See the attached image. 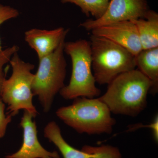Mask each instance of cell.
<instances>
[{
	"label": "cell",
	"mask_w": 158,
	"mask_h": 158,
	"mask_svg": "<svg viewBox=\"0 0 158 158\" xmlns=\"http://www.w3.org/2000/svg\"><path fill=\"white\" fill-rule=\"evenodd\" d=\"M150 81L138 69L119 75L108 85L107 90L98 98L111 113L136 117L147 106Z\"/></svg>",
	"instance_id": "1"
},
{
	"label": "cell",
	"mask_w": 158,
	"mask_h": 158,
	"mask_svg": "<svg viewBox=\"0 0 158 158\" xmlns=\"http://www.w3.org/2000/svg\"><path fill=\"white\" fill-rule=\"evenodd\" d=\"M65 39L53 52L39 59L32 85L34 96L38 97L44 113L52 107L55 97L65 86L66 62L64 56Z\"/></svg>",
	"instance_id": "6"
},
{
	"label": "cell",
	"mask_w": 158,
	"mask_h": 158,
	"mask_svg": "<svg viewBox=\"0 0 158 158\" xmlns=\"http://www.w3.org/2000/svg\"><path fill=\"white\" fill-rule=\"evenodd\" d=\"M44 135L56 146L63 158H122L119 149L112 145H86L81 150L72 147L63 138L60 128L55 121L47 125L44 129Z\"/></svg>",
	"instance_id": "7"
},
{
	"label": "cell",
	"mask_w": 158,
	"mask_h": 158,
	"mask_svg": "<svg viewBox=\"0 0 158 158\" xmlns=\"http://www.w3.org/2000/svg\"><path fill=\"white\" fill-rule=\"evenodd\" d=\"M61 2L64 4L71 3L75 4L87 16L91 15L96 19L104 14L110 0H61Z\"/></svg>",
	"instance_id": "14"
},
{
	"label": "cell",
	"mask_w": 158,
	"mask_h": 158,
	"mask_svg": "<svg viewBox=\"0 0 158 158\" xmlns=\"http://www.w3.org/2000/svg\"><path fill=\"white\" fill-rule=\"evenodd\" d=\"M9 62L12 74L4 81L0 96L3 102L8 105L6 114L15 116L23 110L36 117L38 113L33 104L32 85L34 74L31 73L35 66L22 60L17 52L12 56Z\"/></svg>",
	"instance_id": "5"
},
{
	"label": "cell",
	"mask_w": 158,
	"mask_h": 158,
	"mask_svg": "<svg viewBox=\"0 0 158 158\" xmlns=\"http://www.w3.org/2000/svg\"><path fill=\"white\" fill-rule=\"evenodd\" d=\"M138 31L143 50L158 47V14L148 10L144 18L130 20Z\"/></svg>",
	"instance_id": "12"
},
{
	"label": "cell",
	"mask_w": 158,
	"mask_h": 158,
	"mask_svg": "<svg viewBox=\"0 0 158 158\" xmlns=\"http://www.w3.org/2000/svg\"><path fill=\"white\" fill-rule=\"evenodd\" d=\"M19 15L17 9L9 6H4L0 4V26L5 22L15 18ZM2 42L0 38V49H2Z\"/></svg>",
	"instance_id": "16"
},
{
	"label": "cell",
	"mask_w": 158,
	"mask_h": 158,
	"mask_svg": "<svg viewBox=\"0 0 158 158\" xmlns=\"http://www.w3.org/2000/svg\"><path fill=\"white\" fill-rule=\"evenodd\" d=\"M92 69L95 81L109 85L119 75L135 69V56L104 37L90 36Z\"/></svg>",
	"instance_id": "3"
},
{
	"label": "cell",
	"mask_w": 158,
	"mask_h": 158,
	"mask_svg": "<svg viewBox=\"0 0 158 158\" xmlns=\"http://www.w3.org/2000/svg\"><path fill=\"white\" fill-rule=\"evenodd\" d=\"M135 60L137 69L151 82L149 93L155 95L158 91V47L142 50Z\"/></svg>",
	"instance_id": "13"
},
{
	"label": "cell",
	"mask_w": 158,
	"mask_h": 158,
	"mask_svg": "<svg viewBox=\"0 0 158 158\" xmlns=\"http://www.w3.org/2000/svg\"><path fill=\"white\" fill-rule=\"evenodd\" d=\"M19 50V47L15 45L5 49H0V96L2 93L3 83L6 79V73L4 70V66L9 62L12 56L18 52Z\"/></svg>",
	"instance_id": "15"
},
{
	"label": "cell",
	"mask_w": 158,
	"mask_h": 158,
	"mask_svg": "<svg viewBox=\"0 0 158 158\" xmlns=\"http://www.w3.org/2000/svg\"><path fill=\"white\" fill-rule=\"evenodd\" d=\"M35 117L32 113L24 111L20 123L23 131L22 145L17 152L6 158H60L57 152H49L40 143L36 122L32 120Z\"/></svg>",
	"instance_id": "10"
},
{
	"label": "cell",
	"mask_w": 158,
	"mask_h": 158,
	"mask_svg": "<svg viewBox=\"0 0 158 158\" xmlns=\"http://www.w3.org/2000/svg\"><path fill=\"white\" fill-rule=\"evenodd\" d=\"M64 51L70 57L72 72L70 81L60 90V95L66 100L79 97L95 98L101 90L96 86L92 72V59L90 41L80 40L65 42Z\"/></svg>",
	"instance_id": "4"
},
{
	"label": "cell",
	"mask_w": 158,
	"mask_h": 158,
	"mask_svg": "<svg viewBox=\"0 0 158 158\" xmlns=\"http://www.w3.org/2000/svg\"><path fill=\"white\" fill-rule=\"evenodd\" d=\"M6 105L0 99V138H2L6 134V129L11 121L12 116L5 114Z\"/></svg>",
	"instance_id": "17"
},
{
	"label": "cell",
	"mask_w": 158,
	"mask_h": 158,
	"mask_svg": "<svg viewBox=\"0 0 158 158\" xmlns=\"http://www.w3.org/2000/svg\"><path fill=\"white\" fill-rule=\"evenodd\" d=\"M109 108L98 98L79 97L69 106L59 108L57 116L80 134H110L116 120Z\"/></svg>",
	"instance_id": "2"
},
{
	"label": "cell",
	"mask_w": 158,
	"mask_h": 158,
	"mask_svg": "<svg viewBox=\"0 0 158 158\" xmlns=\"http://www.w3.org/2000/svg\"><path fill=\"white\" fill-rule=\"evenodd\" d=\"M69 32V29L62 27L49 31L32 29L25 33V40L39 59L56 50Z\"/></svg>",
	"instance_id": "11"
},
{
	"label": "cell",
	"mask_w": 158,
	"mask_h": 158,
	"mask_svg": "<svg viewBox=\"0 0 158 158\" xmlns=\"http://www.w3.org/2000/svg\"><path fill=\"white\" fill-rule=\"evenodd\" d=\"M148 10L146 0H110L107 9L101 17L87 20L80 26L91 31L113 23L144 18Z\"/></svg>",
	"instance_id": "8"
},
{
	"label": "cell",
	"mask_w": 158,
	"mask_h": 158,
	"mask_svg": "<svg viewBox=\"0 0 158 158\" xmlns=\"http://www.w3.org/2000/svg\"><path fill=\"white\" fill-rule=\"evenodd\" d=\"M149 127L152 130L154 138L156 141H158V116H156L155 119L152 123L150 124L149 125L144 126L142 124L139 125L138 124L133 125L129 127L128 129V131H135V130L138 129L141 127Z\"/></svg>",
	"instance_id": "18"
},
{
	"label": "cell",
	"mask_w": 158,
	"mask_h": 158,
	"mask_svg": "<svg viewBox=\"0 0 158 158\" xmlns=\"http://www.w3.org/2000/svg\"><path fill=\"white\" fill-rule=\"evenodd\" d=\"M92 35L104 37L126 49L134 56L143 50L138 31L131 21L118 22L92 30Z\"/></svg>",
	"instance_id": "9"
}]
</instances>
